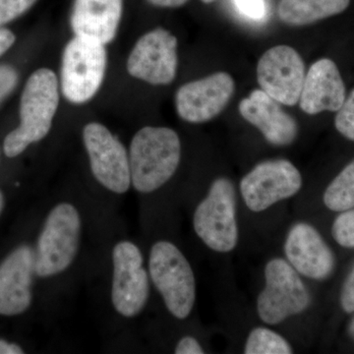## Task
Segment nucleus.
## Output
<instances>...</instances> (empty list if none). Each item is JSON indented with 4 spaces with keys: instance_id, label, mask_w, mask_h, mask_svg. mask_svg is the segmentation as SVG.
I'll return each instance as SVG.
<instances>
[{
    "instance_id": "28",
    "label": "nucleus",
    "mask_w": 354,
    "mask_h": 354,
    "mask_svg": "<svg viewBox=\"0 0 354 354\" xmlns=\"http://www.w3.org/2000/svg\"><path fill=\"white\" fill-rule=\"evenodd\" d=\"M174 353L204 354L206 353V351L203 348L201 342L198 341L196 337L186 335L177 342L176 348H174Z\"/></svg>"
},
{
    "instance_id": "20",
    "label": "nucleus",
    "mask_w": 354,
    "mask_h": 354,
    "mask_svg": "<svg viewBox=\"0 0 354 354\" xmlns=\"http://www.w3.org/2000/svg\"><path fill=\"white\" fill-rule=\"evenodd\" d=\"M295 353L290 339L270 326H255L247 333L242 346L244 354H291Z\"/></svg>"
},
{
    "instance_id": "1",
    "label": "nucleus",
    "mask_w": 354,
    "mask_h": 354,
    "mask_svg": "<svg viewBox=\"0 0 354 354\" xmlns=\"http://www.w3.org/2000/svg\"><path fill=\"white\" fill-rule=\"evenodd\" d=\"M239 190L232 178L216 177L198 203L192 218L198 239L212 252L230 255L241 239Z\"/></svg>"
},
{
    "instance_id": "27",
    "label": "nucleus",
    "mask_w": 354,
    "mask_h": 354,
    "mask_svg": "<svg viewBox=\"0 0 354 354\" xmlns=\"http://www.w3.org/2000/svg\"><path fill=\"white\" fill-rule=\"evenodd\" d=\"M17 83V73L10 66H0V102L10 94Z\"/></svg>"
},
{
    "instance_id": "13",
    "label": "nucleus",
    "mask_w": 354,
    "mask_h": 354,
    "mask_svg": "<svg viewBox=\"0 0 354 354\" xmlns=\"http://www.w3.org/2000/svg\"><path fill=\"white\" fill-rule=\"evenodd\" d=\"M305 75L301 55L285 44L265 51L258 62L257 80L261 90L283 106L298 104Z\"/></svg>"
},
{
    "instance_id": "26",
    "label": "nucleus",
    "mask_w": 354,
    "mask_h": 354,
    "mask_svg": "<svg viewBox=\"0 0 354 354\" xmlns=\"http://www.w3.org/2000/svg\"><path fill=\"white\" fill-rule=\"evenodd\" d=\"M234 3L247 17L261 19L265 16L264 0H234Z\"/></svg>"
},
{
    "instance_id": "11",
    "label": "nucleus",
    "mask_w": 354,
    "mask_h": 354,
    "mask_svg": "<svg viewBox=\"0 0 354 354\" xmlns=\"http://www.w3.org/2000/svg\"><path fill=\"white\" fill-rule=\"evenodd\" d=\"M283 257L305 279L326 281L334 274L335 257L322 234L308 221H297L286 230Z\"/></svg>"
},
{
    "instance_id": "32",
    "label": "nucleus",
    "mask_w": 354,
    "mask_h": 354,
    "mask_svg": "<svg viewBox=\"0 0 354 354\" xmlns=\"http://www.w3.org/2000/svg\"><path fill=\"white\" fill-rule=\"evenodd\" d=\"M348 330L349 337H351V339H353L354 341V316H353V318L351 319V322H349Z\"/></svg>"
},
{
    "instance_id": "4",
    "label": "nucleus",
    "mask_w": 354,
    "mask_h": 354,
    "mask_svg": "<svg viewBox=\"0 0 354 354\" xmlns=\"http://www.w3.org/2000/svg\"><path fill=\"white\" fill-rule=\"evenodd\" d=\"M58 104L59 90L55 72L48 68L35 71L28 79L21 97L19 127L4 140L7 157H17L30 144L48 134Z\"/></svg>"
},
{
    "instance_id": "15",
    "label": "nucleus",
    "mask_w": 354,
    "mask_h": 354,
    "mask_svg": "<svg viewBox=\"0 0 354 354\" xmlns=\"http://www.w3.org/2000/svg\"><path fill=\"white\" fill-rule=\"evenodd\" d=\"M239 111L247 122L259 130L270 145L283 148L292 145L298 138L297 121L261 88L252 91L241 100Z\"/></svg>"
},
{
    "instance_id": "16",
    "label": "nucleus",
    "mask_w": 354,
    "mask_h": 354,
    "mask_svg": "<svg viewBox=\"0 0 354 354\" xmlns=\"http://www.w3.org/2000/svg\"><path fill=\"white\" fill-rule=\"evenodd\" d=\"M35 253L22 246L0 265V315L15 316L29 308Z\"/></svg>"
},
{
    "instance_id": "24",
    "label": "nucleus",
    "mask_w": 354,
    "mask_h": 354,
    "mask_svg": "<svg viewBox=\"0 0 354 354\" xmlns=\"http://www.w3.org/2000/svg\"><path fill=\"white\" fill-rule=\"evenodd\" d=\"M37 0H0V27L24 14Z\"/></svg>"
},
{
    "instance_id": "8",
    "label": "nucleus",
    "mask_w": 354,
    "mask_h": 354,
    "mask_svg": "<svg viewBox=\"0 0 354 354\" xmlns=\"http://www.w3.org/2000/svg\"><path fill=\"white\" fill-rule=\"evenodd\" d=\"M108 65L104 44L74 37L62 55L60 84L65 99L82 104L95 97L101 88Z\"/></svg>"
},
{
    "instance_id": "14",
    "label": "nucleus",
    "mask_w": 354,
    "mask_h": 354,
    "mask_svg": "<svg viewBox=\"0 0 354 354\" xmlns=\"http://www.w3.org/2000/svg\"><path fill=\"white\" fill-rule=\"evenodd\" d=\"M234 91V78L227 72L184 84L176 95L177 113L186 122H208L227 108Z\"/></svg>"
},
{
    "instance_id": "6",
    "label": "nucleus",
    "mask_w": 354,
    "mask_h": 354,
    "mask_svg": "<svg viewBox=\"0 0 354 354\" xmlns=\"http://www.w3.org/2000/svg\"><path fill=\"white\" fill-rule=\"evenodd\" d=\"M304 186L301 172L286 158L260 162L241 177L237 190L239 202L251 214L266 213L292 199Z\"/></svg>"
},
{
    "instance_id": "21",
    "label": "nucleus",
    "mask_w": 354,
    "mask_h": 354,
    "mask_svg": "<svg viewBox=\"0 0 354 354\" xmlns=\"http://www.w3.org/2000/svg\"><path fill=\"white\" fill-rule=\"evenodd\" d=\"M323 202L335 213L354 208V160L330 181L324 192Z\"/></svg>"
},
{
    "instance_id": "5",
    "label": "nucleus",
    "mask_w": 354,
    "mask_h": 354,
    "mask_svg": "<svg viewBox=\"0 0 354 354\" xmlns=\"http://www.w3.org/2000/svg\"><path fill=\"white\" fill-rule=\"evenodd\" d=\"M149 274L174 318L185 320L196 304L194 271L183 251L169 241L156 242L149 257Z\"/></svg>"
},
{
    "instance_id": "12",
    "label": "nucleus",
    "mask_w": 354,
    "mask_h": 354,
    "mask_svg": "<svg viewBox=\"0 0 354 354\" xmlns=\"http://www.w3.org/2000/svg\"><path fill=\"white\" fill-rule=\"evenodd\" d=\"M177 44L176 37L162 28L146 32L128 57V73L151 85H169L176 76Z\"/></svg>"
},
{
    "instance_id": "19",
    "label": "nucleus",
    "mask_w": 354,
    "mask_h": 354,
    "mask_svg": "<svg viewBox=\"0 0 354 354\" xmlns=\"http://www.w3.org/2000/svg\"><path fill=\"white\" fill-rule=\"evenodd\" d=\"M351 0H279L278 15L286 25L306 26L346 10Z\"/></svg>"
},
{
    "instance_id": "31",
    "label": "nucleus",
    "mask_w": 354,
    "mask_h": 354,
    "mask_svg": "<svg viewBox=\"0 0 354 354\" xmlns=\"http://www.w3.org/2000/svg\"><path fill=\"white\" fill-rule=\"evenodd\" d=\"M22 349L16 344H8L4 341H0V354H21Z\"/></svg>"
},
{
    "instance_id": "17",
    "label": "nucleus",
    "mask_w": 354,
    "mask_h": 354,
    "mask_svg": "<svg viewBox=\"0 0 354 354\" xmlns=\"http://www.w3.org/2000/svg\"><path fill=\"white\" fill-rule=\"evenodd\" d=\"M346 86L337 64L329 58L319 59L305 75L300 109L309 115L337 111L346 101Z\"/></svg>"
},
{
    "instance_id": "9",
    "label": "nucleus",
    "mask_w": 354,
    "mask_h": 354,
    "mask_svg": "<svg viewBox=\"0 0 354 354\" xmlns=\"http://www.w3.org/2000/svg\"><path fill=\"white\" fill-rule=\"evenodd\" d=\"M113 263L111 300L114 308L120 315L132 318L143 310L150 295L143 255L132 242L121 241L113 248Z\"/></svg>"
},
{
    "instance_id": "30",
    "label": "nucleus",
    "mask_w": 354,
    "mask_h": 354,
    "mask_svg": "<svg viewBox=\"0 0 354 354\" xmlns=\"http://www.w3.org/2000/svg\"><path fill=\"white\" fill-rule=\"evenodd\" d=\"M151 6L165 7V8H176L184 6L188 0H147Z\"/></svg>"
},
{
    "instance_id": "7",
    "label": "nucleus",
    "mask_w": 354,
    "mask_h": 354,
    "mask_svg": "<svg viewBox=\"0 0 354 354\" xmlns=\"http://www.w3.org/2000/svg\"><path fill=\"white\" fill-rule=\"evenodd\" d=\"M80 232V216L73 205L62 203L51 209L39 237L35 272L46 278L65 271L78 252Z\"/></svg>"
},
{
    "instance_id": "10",
    "label": "nucleus",
    "mask_w": 354,
    "mask_h": 354,
    "mask_svg": "<svg viewBox=\"0 0 354 354\" xmlns=\"http://www.w3.org/2000/svg\"><path fill=\"white\" fill-rule=\"evenodd\" d=\"M83 139L95 179L114 193L127 192L131 185L129 156L120 140L97 122L86 125Z\"/></svg>"
},
{
    "instance_id": "22",
    "label": "nucleus",
    "mask_w": 354,
    "mask_h": 354,
    "mask_svg": "<svg viewBox=\"0 0 354 354\" xmlns=\"http://www.w3.org/2000/svg\"><path fill=\"white\" fill-rule=\"evenodd\" d=\"M332 235L339 246L354 249V208L339 213L332 225Z\"/></svg>"
},
{
    "instance_id": "2",
    "label": "nucleus",
    "mask_w": 354,
    "mask_h": 354,
    "mask_svg": "<svg viewBox=\"0 0 354 354\" xmlns=\"http://www.w3.org/2000/svg\"><path fill=\"white\" fill-rule=\"evenodd\" d=\"M312 304L313 297L306 281L283 256L266 261L263 286L255 299V313L261 323L279 327L304 315Z\"/></svg>"
},
{
    "instance_id": "34",
    "label": "nucleus",
    "mask_w": 354,
    "mask_h": 354,
    "mask_svg": "<svg viewBox=\"0 0 354 354\" xmlns=\"http://www.w3.org/2000/svg\"><path fill=\"white\" fill-rule=\"evenodd\" d=\"M203 3L209 4L212 3V2L216 1V0H201Z\"/></svg>"
},
{
    "instance_id": "3",
    "label": "nucleus",
    "mask_w": 354,
    "mask_h": 354,
    "mask_svg": "<svg viewBox=\"0 0 354 354\" xmlns=\"http://www.w3.org/2000/svg\"><path fill=\"white\" fill-rule=\"evenodd\" d=\"M128 156L135 189L152 193L169 183L178 169L180 139L171 128L146 127L133 137Z\"/></svg>"
},
{
    "instance_id": "33",
    "label": "nucleus",
    "mask_w": 354,
    "mask_h": 354,
    "mask_svg": "<svg viewBox=\"0 0 354 354\" xmlns=\"http://www.w3.org/2000/svg\"><path fill=\"white\" fill-rule=\"evenodd\" d=\"M2 206H3V196H2L1 193H0V211H1Z\"/></svg>"
},
{
    "instance_id": "23",
    "label": "nucleus",
    "mask_w": 354,
    "mask_h": 354,
    "mask_svg": "<svg viewBox=\"0 0 354 354\" xmlns=\"http://www.w3.org/2000/svg\"><path fill=\"white\" fill-rule=\"evenodd\" d=\"M337 113L335 128L344 138L354 142V88Z\"/></svg>"
},
{
    "instance_id": "29",
    "label": "nucleus",
    "mask_w": 354,
    "mask_h": 354,
    "mask_svg": "<svg viewBox=\"0 0 354 354\" xmlns=\"http://www.w3.org/2000/svg\"><path fill=\"white\" fill-rule=\"evenodd\" d=\"M15 41V36L12 32L7 29H0V57L6 53Z\"/></svg>"
},
{
    "instance_id": "18",
    "label": "nucleus",
    "mask_w": 354,
    "mask_h": 354,
    "mask_svg": "<svg viewBox=\"0 0 354 354\" xmlns=\"http://www.w3.org/2000/svg\"><path fill=\"white\" fill-rule=\"evenodd\" d=\"M123 0H75L71 28L77 37L102 44L115 38L122 16Z\"/></svg>"
},
{
    "instance_id": "25",
    "label": "nucleus",
    "mask_w": 354,
    "mask_h": 354,
    "mask_svg": "<svg viewBox=\"0 0 354 354\" xmlns=\"http://www.w3.org/2000/svg\"><path fill=\"white\" fill-rule=\"evenodd\" d=\"M341 306L346 313H354V264L344 279L339 297Z\"/></svg>"
}]
</instances>
